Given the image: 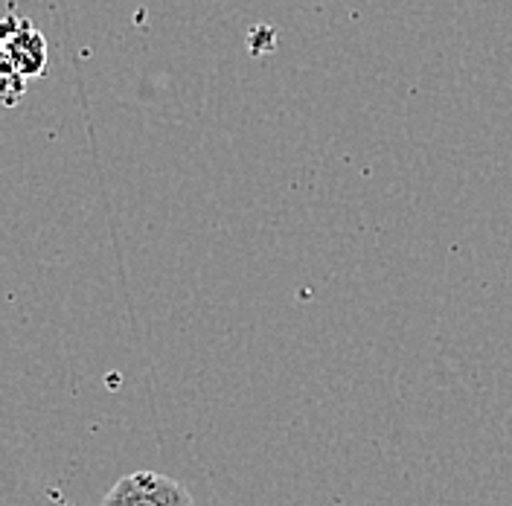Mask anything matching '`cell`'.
<instances>
[{"instance_id":"1","label":"cell","mask_w":512,"mask_h":506,"mask_svg":"<svg viewBox=\"0 0 512 506\" xmlns=\"http://www.w3.org/2000/svg\"><path fill=\"white\" fill-rule=\"evenodd\" d=\"M102 506H195L184 483L158 472H134L120 477Z\"/></svg>"}]
</instances>
